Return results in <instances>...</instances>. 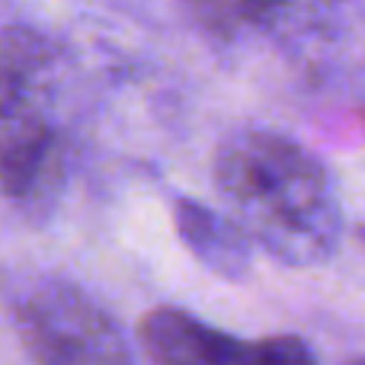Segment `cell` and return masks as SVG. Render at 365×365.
Wrapping results in <instances>:
<instances>
[{"label": "cell", "instance_id": "obj_2", "mask_svg": "<svg viewBox=\"0 0 365 365\" xmlns=\"http://www.w3.org/2000/svg\"><path fill=\"white\" fill-rule=\"evenodd\" d=\"M51 48L23 26L0 29V195L45 208L64 182V141L48 119Z\"/></svg>", "mask_w": 365, "mask_h": 365}, {"label": "cell", "instance_id": "obj_7", "mask_svg": "<svg viewBox=\"0 0 365 365\" xmlns=\"http://www.w3.org/2000/svg\"><path fill=\"white\" fill-rule=\"evenodd\" d=\"M289 0H237L240 13H244L247 19H263V16H272V13L279 10V6H285Z\"/></svg>", "mask_w": 365, "mask_h": 365}, {"label": "cell", "instance_id": "obj_4", "mask_svg": "<svg viewBox=\"0 0 365 365\" xmlns=\"http://www.w3.org/2000/svg\"><path fill=\"white\" fill-rule=\"evenodd\" d=\"M173 225L186 250L221 279L240 282L253 266V240L234 218L212 212L195 199H177L173 205Z\"/></svg>", "mask_w": 365, "mask_h": 365}, {"label": "cell", "instance_id": "obj_5", "mask_svg": "<svg viewBox=\"0 0 365 365\" xmlns=\"http://www.w3.org/2000/svg\"><path fill=\"white\" fill-rule=\"evenodd\" d=\"M221 334L180 308H154L141 317L138 340L151 365H218Z\"/></svg>", "mask_w": 365, "mask_h": 365}, {"label": "cell", "instance_id": "obj_1", "mask_svg": "<svg viewBox=\"0 0 365 365\" xmlns=\"http://www.w3.org/2000/svg\"><path fill=\"white\" fill-rule=\"evenodd\" d=\"M215 186L234 221L285 266L334 257L343 212L327 167L292 138L266 128H237L215 151Z\"/></svg>", "mask_w": 365, "mask_h": 365}, {"label": "cell", "instance_id": "obj_8", "mask_svg": "<svg viewBox=\"0 0 365 365\" xmlns=\"http://www.w3.org/2000/svg\"><path fill=\"white\" fill-rule=\"evenodd\" d=\"M359 240H362V247H365V227H362V231H359Z\"/></svg>", "mask_w": 365, "mask_h": 365}, {"label": "cell", "instance_id": "obj_9", "mask_svg": "<svg viewBox=\"0 0 365 365\" xmlns=\"http://www.w3.org/2000/svg\"><path fill=\"white\" fill-rule=\"evenodd\" d=\"M349 365H365V359H353V362H349Z\"/></svg>", "mask_w": 365, "mask_h": 365}, {"label": "cell", "instance_id": "obj_3", "mask_svg": "<svg viewBox=\"0 0 365 365\" xmlns=\"http://www.w3.org/2000/svg\"><path fill=\"white\" fill-rule=\"evenodd\" d=\"M6 311L36 365H135L113 314L61 276L19 279Z\"/></svg>", "mask_w": 365, "mask_h": 365}, {"label": "cell", "instance_id": "obj_6", "mask_svg": "<svg viewBox=\"0 0 365 365\" xmlns=\"http://www.w3.org/2000/svg\"><path fill=\"white\" fill-rule=\"evenodd\" d=\"M218 365H317V356L302 336L276 334L263 340H237L221 334Z\"/></svg>", "mask_w": 365, "mask_h": 365}]
</instances>
